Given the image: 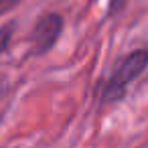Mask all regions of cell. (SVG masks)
Wrapping results in <instances>:
<instances>
[{
	"label": "cell",
	"mask_w": 148,
	"mask_h": 148,
	"mask_svg": "<svg viewBox=\"0 0 148 148\" xmlns=\"http://www.w3.org/2000/svg\"><path fill=\"white\" fill-rule=\"evenodd\" d=\"M146 67H148V51L146 49H136V51L128 53L126 57H122L101 87V101L103 103L120 101L126 95L130 83Z\"/></svg>",
	"instance_id": "cell-1"
},
{
	"label": "cell",
	"mask_w": 148,
	"mask_h": 148,
	"mask_svg": "<svg viewBox=\"0 0 148 148\" xmlns=\"http://www.w3.org/2000/svg\"><path fill=\"white\" fill-rule=\"evenodd\" d=\"M61 29H63V18L55 12H49V14H43L35 29H33V35H31V43H33V53L41 55V53H47L55 41L59 39L61 35Z\"/></svg>",
	"instance_id": "cell-2"
},
{
	"label": "cell",
	"mask_w": 148,
	"mask_h": 148,
	"mask_svg": "<svg viewBox=\"0 0 148 148\" xmlns=\"http://www.w3.org/2000/svg\"><path fill=\"white\" fill-rule=\"evenodd\" d=\"M12 25H6V27H2L0 29V55L4 53V49H6V45H8V41H10V35H12Z\"/></svg>",
	"instance_id": "cell-3"
},
{
	"label": "cell",
	"mask_w": 148,
	"mask_h": 148,
	"mask_svg": "<svg viewBox=\"0 0 148 148\" xmlns=\"http://www.w3.org/2000/svg\"><path fill=\"white\" fill-rule=\"evenodd\" d=\"M128 2V0H110V6H108V12L110 14H118L122 8H124V4Z\"/></svg>",
	"instance_id": "cell-4"
},
{
	"label": "cell",
	"mask_w": 148,
	"mask_h": 148,
	"mask_svg": "<svg viewBox=\"0 0 148 148\" xmlns=\"http://www.w3.org/2000/svg\"><path fill=\"white\" fill-rule=\"evenodd\" d=\"M14 4H16V0H0V14L6 12V10H10Z\"/></svg>",
	"instance_id": "cell-5"
}]
</instances>
